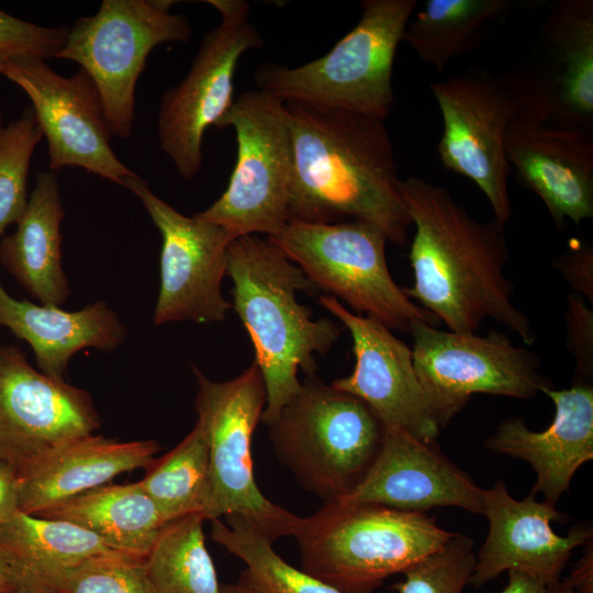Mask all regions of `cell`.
I'll return each mask as SVG.
<instances>
[{
	"label": "cell",
	"mask_w": 593,
	"mask_h": 593,
	"mask_svg": "<svg viewBox=\"0 0 593 593\" xmlns=\"http://www.w3.org/2000/svg\"><path fill=\"white\" fill-rule=\"evenodd\" d=\"M221 16L201 42L183 79L161 97L157 133L161 149L179 175L190 180L202 169L206 130L217 126L234 99L240 57L260 48L262 38L244 0H209Z\"/></svg>",
	"instance_id": "obj_13"
},
{
	"label": "cell",
	"mask_w": 593,
	"mask_h": 593,
	"mask_svg": "<svg viewBox=\"0 0 593 593\" xmlns=\"http://www.w3.org/2000/svg\"><path fill=\"white\" fill-rule=\"evenodd\" d=\"M508 582L500 593H549L548 588L518 571H507Z\"/></svg>",
	"instance_id": "obj_40"
},
{
	"label": "cell",
	"mask_w": 593,
	"mask_h": 593,
	"mask_svg": "<svg viewBox=\"0 0 593 593\" xmlns=\"http://www.w3.org/2000/svg\"><path fill=\"white\" fill-rule=\"evenodd\" d=\"M9 57H10V55H8V54H5L3 52H0V74L2 72Z\"/></svg>",
	"instance_id": "obj_44"
},
{
	"label": "cell",
	"mask_w": 593,
	"mask_h": 593,
	"mask_svg": "<svg viewBox=\"0 0 593 593\" xmlns=\"http://www.w3.org/2000/svg\"><path fill=\"white\" fill-rule=\"evenodd\" d=\"M0 545L11 561L19 593H46L64 571L97 556L121 552L76 524L20 511L0 525Z\"/></svg>",
	"instance_id": "obj_26"
},
{
	"label": "cell",
	"mask_w": 593,
	"mask_h": 593,
	"mask_svg": "<svg viewBox=\"0 0 593 593\" xmlns=\"http://www.w3.org/2000/svg\"><path fill=\"white\" fill-rule=\"evenodd\" d=\"M43 138L32 108L3 123L0 113V239L10 224H18L29 197L26 181L36 145Z\"/></svg>",
	"instance_id": "obj_32"
},
{
	"label": "cell",
	"mask_w": 593,
	"mask_h": 593,
	"mask_svg": "<svg viewBox=\"0 0 593 593\" xmlns=\"http://www.w3.org/2000/svg\"><path fill=\"white\" fill-rule=\"evenodd\" d=\"M201 514L168 522L145 558L154 593H221Z\"/></svg>",
	"instance_id": "obj_29"
},
{
	"label": "cell",
	"mask_w": 593,
	"mask_h": 593,
	"mask_svg": "<svg viewBox=\"0 0 593 593\" xmlns=\"http://www.w3.org/2000/svg\"><path fill=\"white\" fill-rule=\"evenodd\" d=\"M541 393L556 407L549 427L535 432L521 418H506L485 447L527 461L537 475L532 493H541L547 501L557 503L569 490L577 470L593 458V387L575 383L563 390L545 388Z\"/></svg>",
	"instance_id": "obj_22"
},
{
	"label": "cell",
	"mask_w": 593,
	"mask_h": 593,
	"mask_svg": "<svg viewBox=\"0 0 593 593\" xmlns=\"http://www.w3.org/2000/svg\"><path fill=\"white\" fill-rule=\"evenodd\" d=\"M221 593H256L245 582L238 579L234 584H228L222 588Z\"/></svg>",
	"instance_id": "obj_42"
},
{
	"label": "cell",
	"mask_w": 593,
	"mask_h": 593,
	"mask_svg": "<svg viewBox=\"0 0 593 593\" xmlns=\"http://www.w3.org/2000/svg\"><path fill=\"white\" fill-rule=\"evenodd\" d=\"M67 32L65 26H42L0 9V52L10 56H29L45 61L57 58Z\"/></svg>",
	"instance_id": "obj_35"
},
{
	"label": "cell",
	"mask_w": 593,
	"mask_h": 593,
	"mask_svg": "<svg viewBox=\"0 0 593 593\" xmlns=\"http://www.w3.org/2000/svg\"><path fill=\"white\" fill-rule=\"evenodd\" d=\"M172 1L103 0L93 15L68 29L57 58L80 65L101 97L112 136L130 137L135 89L149 53L165 43L192 37L190 21L170 11Z\"/></svg>",
	"instance_id": "obj_10"
},
{
	"label": "cell",
	"mask_w": 593,
	"mask_h": 593,
	"mask_svg": "<svg viewBox=\"0 0 593 593\" xmlns=\"http://www.w3.org/2000/svg\"><path fill=\"white\" fill-rule=\"evenodd\" d=\"M146 469L138 482L167 523L191 514L202 515L210 454L208 437L199 421L174 449L154 459Z\"/></svg>",
	"instance_id": "obj_30"
},
{
	"label": "cell",
	"mask_w": 593,
	"mask_h": 593,
	"mask_svg": "<svg viewBox=\"0 0 593 593\" xmlns=\"http://www.w3.org/2000/svg\"><path fill=\"white\" fill-rule=\"evenodd\" d=\"M64 217L56 172L40 171L15 232L0 239V264L45 305L60 306L69 295L61 266Z\"/></svg>",
	"instance_id": "obj_25"
},
{
	"label": "cell",
	"mask_w": 593,
	"mask_h": 593,
	"mask_svg": "<svg viewBox=\"0 0 593 593\" xmlns=\"http://www.w3.org/2000/svg\"><path fill=\"white\" fill-rule=\"evenodd\" d=\"M552 266L573 293L593 304V246L589 240L571 239L568 248L552 259Z\"/></svg>",
	"instance_id": "obj_37"
},
{
	"label": "cell",
	"mask_w": 593,
	"mask_h": 593,
	"mask_svg": "<svg viewBox=\"0 0 593 593\" xmlns=\"http://www.w3.org/2000/svg\"><path fill=\"white\" fill-rule=\"evenodd\" d=\"M413 363L427 407L445 427L474 393L530 399L551 382L539 370V358L513 344L504 333L443 331L412 323Z\"/></svg>",
	"instance_id": "obj_12"
},
{
	"label": "cell",
	"mask_w": 593,
	"mask_h": 593,
	"mask_svg": "<svg viewBox=\"0 0 593 593\" xmlns=\"http://www.w3.org/2000/svg\"><path fill=\"white\" fill-rule=\"evenodd\" d=\"M99 426L87 391L37 371L19 347L0 346V460L19 478Z\"/></svg>",
	"instance_id": "obj_16"
},
{
	"label": "cell",
	"mask_w": 593,
	"mask_h": 593,
	"mask_svg": "<svg viewBox=\"0 0 593 593\" xmlns=\"http://www.w3.org/2000/svg\"><path fill=\"white\" fill-rule=\"evenodd\" d=\"M454 534L425 512L334 500L301 517L293 537L303 571L343 593H373Z\"/></svg>",
	"instance_id": "obj_4"
},
{
	"label": "cell",
	"mask_w": 593,
	"mask_h": 593,
	"mask_svg": "<svg viewBox=\"0 0 593 593\" xmlns=\"http://www.w3.org/2000/svg\"><path fill=\"white\" fill-rule=\"evenodd\" d=\"M482 501L489 533L475 555L469 582L477 589L511 570L550 588L560 581L573 550L592 536L589 525H577L568 536H559L552 530L551 522L566 519L556 503L538 502L532 492L521 501L515 500L502 480L482 489Z\"/></svg>",
	"instance_id": "obj_18"
},
{
	"label": "cell",
	"mask_w": 593,
	"mask_h": 593,
	"mask_svg": "<svg viewBox=\"0 0 593 593\" xmlns=\"http://www.w3.org/2000/svg\"><path fill=\"white\" fill-rule=\"evenodd\" d=\"M511 7L510 0H426L402 41L424 63L444 71L451 60L474 49L489 24Z\"/></svg>",
	"instance_id": "obj_28"
},
{
	"label": "cell",
	"mask_w": 593,
	"mask_h": 593,
	"mask_svg": "<svg viewBox=\"0 0 593 593\" xmlns=\"http://www.w3.org/2000/svg\"><path fill=\"white\" fill-rule=\"evenodd\" d=\"M35 516L76 524L113 549L142 558L167 524L138 481L91 489Z\"/></svg>",
	"instance_id": "obj_27"
},
{
	"label": "cell",
	"mask_w": 593,
	"mask_h": 593,
	"mask_svg": "<svg viewBox=\"0 0 593 593\" xmlns=\"http://www.w3.org/2000/svg\"><path fill=\"white\" fill-rule=\"evenodd\" d=\"M216 127L235 131L237 159L223 194L194 215L235 237L279 233L289 222L293 171L284 102L259 89L244 92Z\"/></svg>",
	"instance_id": "obj_11"
},
{
	"label": "cell",
	"mask_w": 593,
	"mask_h": 593,
	"mask_svg": "<svg viewBox=\"0 0 593 593\" xmlns=\"http://www.w3.org/2000/svg\"><path fill=\"white\" fill-rule=\"evenodd\" d=\"M548 592L549 593H583V592H579V591L570 588L569 585H567L561 580L557 584L548 588Z\"/></svg>",
	"instance_id": "obj_43"
},
{
	"label": "cell",
	"mask_w": 593,
	"mask_h": 593,
	"mask_svg": "<svg viewBox=\"0 0 593 593\" xmlns=\"http://www.w3.org/2000/svg\"><path fill=\"white\" fill-rule=\"evenodd\" d=\"M593 553L592 545L586 547L584 556L579 560L569 578L563 581L570 588L583 592L593 593Z\"/></svg>",
	"instance_id": "obj_39"
},
{
	"label": "cell",
	"mask_w": 593,
	"mask_h": 593,
	"mask_svg": "<svg viewBox=\"0 0 593 593\" xmlns=\"http://www.w3.org/2000/svg\"><path fill=\"white\" fill-rule=\"evenodd\" d=\"M443 118L438 155L450 171L467 177L484 193L494 220L506 225L513 208L512 172L505 155L511 121L532 104L524 71L495 74L471 69L430 85Z\"/></svg>",
	"instance_id": "obj_9"
},
{
	"label": "cell",
	"mask_w": 593,
	"mask_h": 593,
	"mask_svg": "<svg viewBox=\"0 0 593 593\" xmlns=\"http://www.w3.org/2000/svg\"><path fill=\"white\" fill-rule=\"evenodd\" d=\"M226 275L233 282L232 307L250 337L265 381L267 402L261 421L268 426L300 392L299 370L314 376L316 355L326 354L342 329L329 318H311L296 292L314 293L317 288L267 237L233 239Z\"/></svg>",
	"instance_id": "obj_3"
},
{
	"label": "cell",
	"mask_w": 593,
	"mask_h": 593,
	"mask_svg": "<svg viewBox=\"0 0 593 593\" xmlns=\"http://www.w3.org/2000/svg\"><path fill=\"white\" fill-rule=\"evenodd\" d=\"M277 459L296 482L331 502L350 493L376 460L384 427L357 396L309 376L268 426Z\"/></svg>",
	"instance_id": "obj_6"
},
{
	"label": "cell",
	"mask_w": 593,
	"mask_h": 593,
	"mask_svg": "<svg viewBox=\"0 0 593 593\" xmlns=\"http://www.w3.org/2000/svg\"><path fill=\"white\" fill-rule=\"evenodd\" d=\"M19 511V477L12 467L0 460V525Z\"/></svg>",
	"instance_id": "obj_38"
},
{
	"label": "cell",
	"mask_w": 593,
	"mask_h": 593,
	"mask_svg": "<svg viewBox=\"0 0 593 593\" xmlns=\"http://www.w3.org/2000/svg\"><path fill=\"white\" fill-rule=\"evenodd\" d=\"M416 0H363L357 25L325 55L296 67L255 71L259 90L283 102L337 109L384 121L395 107L392 70Z\"/></svg>",
	"instance_id": "obj_5"
},
{
	"label": "cell",
	"mask_w": 593,
	"mask_h": 593,
	"mask_svg": "<svg viewBox=\"0 0 593 593\" xmlns=\"http://www.w3.org/2000/svg\"><path fill=\"white\" fill-rule=\"evenodd\" d=\"M1 75L29 97L49 170L80 167L120 186L137 175L116 157L101 97L85 70L64 77L43 59L10 56Z\"/></svg>",
	"instance_id": "obj_14"
},
{
	"label": "cell",
	"mask_w": 593,
	"mask_h": 593,
	"mask_svg": "<svg viewBox=\"0 0 593 593\" xmlns=\"http://www.w3.org/2000/svg\"><path fill=\"white\" fill-rule=\"evenodd\" d=\"M159 450L153 439L119 441L93 434L79 438L19 478V510L38 515L123 472L146 468Z\"/></svg>",
	"instance_id": "obj_23"
},
{
	"label": "cell",
	"mask_w": 593,
	"mask_h": 593,
	"mask_svg": "<svg viewBox=\"0 0 593 593\" xmlns=\"http://www.w3.org/2000/svg\"><path fill=\"white\" fill-rule=\"evenodd\" d=\"M292 148L289 221H359L405 246L410 215L384 121L337 109L284 102Z\"/></svg>",
	"instance_id": "obj_2"
},
{
	"label": "cell",
	"mask_w": 593,
	"mask_h": 593,
	"mask_svg": "<svg viewBox=\"0 0 593 593\" xmlns=\"http://www.w3.org/2000/svg\"><path fill=\"white\" fill-rule=\"evenodd\" d=\"M540 40L539 65L525 71L533 109L550 123L593 130V1L556 2Z\"/></svg>",
	"instance_id": "obj_21"
},
{
	"label": "cell",
	"mask_w": 593,
	"mask_h": 593,
	"mask_svg": "<svg viewBox=\"0 0 593 593\" xmlns=\"http://www.w3.org/2000/svg\"><path fill=\"white\" fill-rule=\"evenodd\" d=\"M0 326L26 342L41 372L56 380H65L69 360L77 351L88 347L111 351L126 336L125 326L103 301L69 312L16 300L1 282Z\"/></svg>",
	"instance_id": "obj_24"
},
{
	"label": "cell",
	"mask_w": 593,
	"mask_h": 593,
	"mask_svg": "<svg viewBox=\"0 0 593 593\" xmlns=\"http://www.w3.org/2000/svg\"><path fill=\"white\" fill-rule=\"evenodd\" d=\"M504 148L558 228L593 217V130L550 123L526 107L511 121Z\"/></svg>",
	"instance_id": "obj_19"
},
{
	"label": "cell",
	"mask_w": 593,
	"mask_h": 593,
	"mask_svg": "<svg viewBox=\"0 0 593 593\" xmlns=\"http://www.w3.org/2000/svg\"><path fill=\"white\" fill-rule=\"evenodd\" d=\"M318 303L349 331L355 367L331 385L363 401L383 427L403 429L434 443L440 428L435 423L417 379L412 349L379 321L353 313L332 295Z\"/></svg>",
	"instance_id": "obj_17"
},
{
	"label": "cell",
	"mask_w": 593,
	"mask_h": 593,
	"mask_svg": "<svg viewBox=\"0 0 593 593\" xmlns=\"http://www.w3.org/2000/svg\"><path fill=\"white\" fill-rule=\"evenodd\" d=\"M0 593H19V585L11 561L0 545Z\"/></svg>",
	"instance_id": "obj_41"
},
{
	"label": "cell",
	"mask_w": 593,
	"mask_h": 593,
	"mask_svg": "<svg viewBox=\"0 0 593 593\" xmlns=\"http://www.w3.org/2000/svg\"><path fill=\"white\" fill-rule=\"evenodd\" d=\"M307 279L357 314L391 331L409 333L412 323L438 320L409 299L393 280L385 256L389 242L372 224L359 221L312 224L289 221L267 236Z\"/></svg>",
	"instance_id": "obj_8"
},
{
	"label": "cell",
	"mask_w": 593,
	"mask_h": 593,
	"mask_svg": "<svg viewBox=\"0 0 593 593\" xmlns=\"http://www.w3.org/2000/svg\"><path fill=\"white\" fill-rule=\"evenodd\" d=\"M211 523L212 539L245 563L239 580L256 593H343L284 561L246 518L228 515L226 523L220 518Z\"/></svg>",
	"instance_id": "obj_31"
},
{
	"label": "cell",
	"mask_w": 593,
	"mask_h": 593,
	"mask_svg": "<svg viewBox=\"0 0 593 593\" xmlns=\"http://www.w3.org/2000/svg\"><path fill=\"white\" fill-rule=\"evenodd\" d=\"M46 593H154L145 558L112 552L90 558L56 577Z\"/></svg>",
	"instance_id": "obj_33"
},
{
	"label": "cell",
	"mask_w": 593,
	"mask_h": 593,
	"mask_svg": "<svg viewBox=\"0 0 593 593\" xmlns=\"http://www.w3.org/2000/svg\"><path fill=\"white\" fill-rule=\"evenodd\" d=\"M592 305L580 294L567 298L564 321L567 346L575 359L578 383H591L593 377V311Z\"/></svg>",
	"instance_id": "obj_36"
},
{
	"label": "cell",
	"mask_w": 593,
	"mask_h": 593,
	"mask_svg": "<svg viewBox=\"0 0 593 593\" xmlns=\"http://www.w3.org/2000/svg\"><path fill=\"white\" fill-rule=\"evenodd\" d=\"M401 192L415 227L409 254L414 283L403 288L406 296L448 331L478 333L492 320L533 345L532 322L516 306L504 272L505 225L474 219L446 188L418 177L404 179Z\"/></svg>",
	"instance_id": "obj_1"
},
{
	"label": "cell",
	"mask_w": 593,
	"mask_h": 593,
	"mask_svg": "<svg viewBox=\"0 0 593 593\" xmlns=\"http://www.w3.org/2000/svg\"><path fill=\"white\" fill-rule=\"evenodd\" d=\"M474 566L472 539L455 533L443 547L405 570L404 580L393 589L398 593H463Z\"/></svg>",
	"instance_id": "obj_34"
},
{
	"label": "cell",
	"mask_w": 593,
	"mask_h": 593,
	"mask_svg": "<svg viewBox=\"0 0 593 593\" xmlns=\"http://www.w3.org/2000/svg\"><path fill=\"white\" fill-rule=\"evenodd\" d=\"M338 500L409 512L444 506L474 514L483 511L482 489L435 441L426 443L393 427H384L380 451L365 478Z\"/></svg>",
	"instance_id": "obj_20"
},
{
	"label": "cell",
	"mask_w": 593,
	"mask_h": 593,
	"mask_svg": "<svg viewBox=\"0 0 593 593\" xmlns=\"http://www.w3.org/2000/svg\"><path fill=\"white\" fill-rule=\"evenodd\" d=\"M192 370L198 382L197 421L205 430L210 454L203 518L239 515L271 542L293 536L301 517L267 499L255 479L253 436L267 402L257 363L254 361L236 378L222 382L209 379L195 366Z\"/></svg>",
	"instance_id": "obj_7"
},
{
	"label": "cell",
	"mask_w": 593,
	"mask_h": 593,
	"mask_svg": "<svg viewBox=\"0 0 593 593\" xmlns=\"http://www.w3.org/2000/svg\"><path fill=\"white\" fill-rule=\"evenodd\" d=\"M123 187L141 200L163 239L154 325L222 322L232 309L221 284L228 247L236 237L215 223L179 213L138 175Z\"/></svg>",
	"instance_id": "obj_15"
}]
</instances>
